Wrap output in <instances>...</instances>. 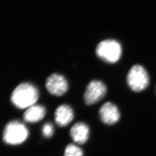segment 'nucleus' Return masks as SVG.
Listing matches in <instances>:
<instances>
[{
  "instance_id": "obj_1",
  "label": "nucleus",
  "mask_w": 156,
  "mask_h": 156,
  "mask_svg": "<svg viewBox=\"0 0 156 156\" xmlns=\"http://www.w3.org/2000/svg\"><path fill=\"white\" fill-rule=\"evenodd\" d=\"M37 89L30 83H23L17 86L11 95L12 102L20 109L33 106L38 99Z\"/></svg>"
},
{
  "instance_id": "obj_2",
  "label": "nucleus",
  "mask_w": 156,
  "mask_h": 156,
  "mask_svg": "<svg viewBox=\"0 0 156 156\" xmlns=\"http://www.w3.org/2000/svg\"><path fill=\"white\" fill-rule=\"evenodd\" d=\"M122 46L116 39H104L96 46L97 56L103 62L108 64H115L122 56Z\"/></svg>"
},
{
  "instance_id": "obj_3",
  "label": "nucleus",
  "mask_w": 156,
  "mask_h": 156,
  "mask_svg": "<svg viewBox=\"0 0 156 156\" xmlns=\"http://www.w3.org/2000/svg\"><path fill=\"white\" fill-rule=\"evenodd\" d=\"M149 82V75L142 66L135 64L128 71L127 83L129 88L135 92H140L146 89Z\"/></svg>"
},
{
  "instance_id": "obj_4",
  "label": "nucleus",
  "mask_w": 156,
  "mask_h": 156,
  "mask_svg": "<svg viewBox=\"0 0 156 156\" xmlns=\"http://www.w3.org/2000/svg\"><path fill=\"white\" fill-rule=\"evenodd\" d=\"M28 131L23 123L12 121L5 126L3 133V140L9 145H19L28 138Z\"/></svg>"
},
{
  "instance_id": "obj_5",
  "label": "nucleus",
  "mask_w": 156,
  "mask_h": 156,
  "mask_svg": "<svg viewBox=\"0 0 156 156\" xmlns=\"http://www.w3.org/2000/svg\"><path fill=\"white\" fill-rule=\"evenodd\" d=\"M107 89L105 84L99 80H93L88 84L84 94L85 103L91 105L101 100L106 94Z\"/></svg>"
},
{
  "instance_id": "obj_6",
  "label": "nucleus",
  "mask_w": 156,
  "mask_h": 156,
  "mask_svg": "<svg viewBox=\"0 0 156 156\" xmlns=\"http://www.w3.org/2000/svg\"><path fill=\"white\" fill-rule=\"evenodd\" d=\"M46 87L51 94L61 96L67 92L68 84L66 79L62 75L54 73L47 79Z\"/></svg>"
},
{
  "instance_id": "obj_7",
  "label": "nucleus",
  "mask_w": 156,
  "mask_h": 156,
  "mask_svg": "<svg viewBox=\"0 0 156 156\" xmlns=\"http://www.w3.org/2000/svg\"><path fill=\"white\" fill-rule=\"evenodd\" d=\"M99 116L103 123L107 125H113L119 120L120 114L117 106L111 102H108L101 107Z\"/></svg>"
},
{
  "instance_id": "obj_8",
  "label": "nucleus",
  "mask_w": 156,
  "mask_h": 156,
  "mask_svg": "<svg viewBox=\"0 0 156 156\" xmlns=\"http://www.w3.org/2000/svg\"><path fill=\"white\" fill-rule=\"evenodd\" d=\"M90 129L88 126L82 122L75 124L70 130L73 140L79 145L85 144L89 139Z\"/></svg>"
},
{
  "instance_id": "obj_9",
  "label": "nucleus",
  "mask_w": 156,
  "mask_h": 156,
  "mask_svg": "<svg viewBox=\"0 0 156 156\" xmlns=\"http://www.w3.org/2000/svg\"><path fill=\"white\" fill-rule=\"evenodd\" d=\"M74 117L73 109L67 105L58 106L55 113V120L58 126L65 127L72 122Z\"/></svg>"
},
{
  "instance_id": "obj_10",
  "label": "nucleus",
  "mask_w": 156,
  "mask_h": 156,
  "mask_svg": "<svg viewBox=\"0 0 156 156\" xmlns=\"http://www.w3.org/2000/svg\"><path fill=\"white\" fill-rule=\"evenodd\" d=\"M46 113L44 106L40 105H34L29 107L23 115L24 120L29 123H36L41 121Z\"/></svg>"
},
{
  "instance_id": "obj_11",
  "label": "nucleus",
  "mask_w": 156,
  "mask_h": 156,
  "mask_svg": "<svg viewBox=\"0 0 156 156\" xmlns=\"http://www.w3.org/2000/svg\"><path fill=\"white\" fill-rule=\"evenodd\" d=\"M64 156H83V152L78 146L69 144L65 149Z\"/></svg>"
},
{
  "instance_id": "obj_12",
  "label": "nucleus",
  "mask_w": 156,
  "mask_h": 156,
  "mask_svg": "<svg viewBox=\"0 0 156 156\" xmlns=\"http://www.w3.org/2000/svg\"><path fill=\"white\" fill-rule=\"evenodd\" d=\"M54 132L53 126L51 123H45L42 127V134L45 138H50Z\"/></svg>"
}]
</instances>
